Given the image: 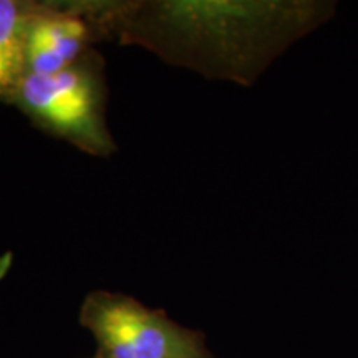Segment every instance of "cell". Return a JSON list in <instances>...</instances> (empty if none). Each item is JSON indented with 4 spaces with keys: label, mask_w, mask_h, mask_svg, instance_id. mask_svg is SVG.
I'll list each match as a JSON object with an SVG mask.
<instances>
[{
    "label": "cell",
    "mask_w": 358,
    "mask_h": 358,
    "mask_svg": "<svg viewBox=\"0 0 358 358\" xmlns=\"http://www.w3.org/2000/svg\"><path fill=\"white\" fill-rule=\"evenodd\" d=\"M106 40L140 45L166 64L250 85L332 12L315 2H95Z\"/></svg>",
    "instance_id": "obj_1"
},
{
    "label": "cell",
    "mask_w": 358,
    "mask_h": 358,
    "mask_svg": "<svg viewBox=\"0 0 358 358\" xmlns=\"http://www.w3.org/2000/svg\"><path fill=\"white\" fill-rule=\"evenodd\" d=\"M106 101L105 62L92 50L57 73H27L10 105L43 133L70 143L83 153L106 158L116 153L106 123Z\"/></svg>",
    "instance_id": "obj_2"
},
{
    "label": "cell",
    "mask_w": 358,
    "mask_h": 358,
    "mask_svg": "<svg viewBox=\"0 0 358 358\" xmlns=\"http://www.w3.org/2000/svg\"><path fill=\"white\" fill-rule=\"evenodd\" d=\"M80 324L95 337L98 358H214L203 332L127 294L90 292L80 308Z\"/></svg>",
    "instance_id": "obj_3"
},
{
    "label": "cell",
    "mask_w": 358,
    "mask_h": 358,
    "mask_svg": "<svg viewBox=\"0 0 358 358\" xmlns=\"http://www.w3.org/2000/svg\"><path fill=\"white\" fill-rule=\"evenodd\" d=\"M106 40L93 2H32L27 22V73L50 75L77 64Z\"/></svg>",
    "instance_id": "obj_4"
},
{
    "label": "cell",
    "mask_w": 358,
    "mask_h": 358,
    "mask_svg": "<svg viewBox=\"0 0 358 358\" xmlns=\"http://www.w3.org/2000/svg\"><path fill=\"white\" fill-rule=\"evenodd\" d=\"M32 0H0V103L10 105L27 75V22Z\"/></svg>",
    "instance_id": "obj_5"
},
{
    "label": "cell",
    "mask_w": 358,
    "mask_h": 358,
    "mask_svg": "<svg viewBox=\"0 0 358 358\" xmlns=\"http://www.w3.org/2000/svg\"><path fill=\"white\" fill-rule=\"evenodd\" d=\"M92 358H98V357H96V355H93V357H92Z\"/></svg>",
    "instance_id": "obj_6"
}]
</instances>
